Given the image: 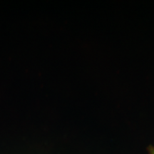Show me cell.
Returning <instances> with one entry per match:
<instances>
[{"label": "cell", "instance_id": "1", "mask_svg": "<svg viewBox=\"0 0 154 154\" xmlns=\"http://www.w3.org/2000/svg\"><path fill=\"white\" fill-rule=\"evenodd\" d=\"M151 154H154V149L153 150V151H151Z\"/></svg>", "mask_w": 154, "mask_h": 154}]
</instances>
